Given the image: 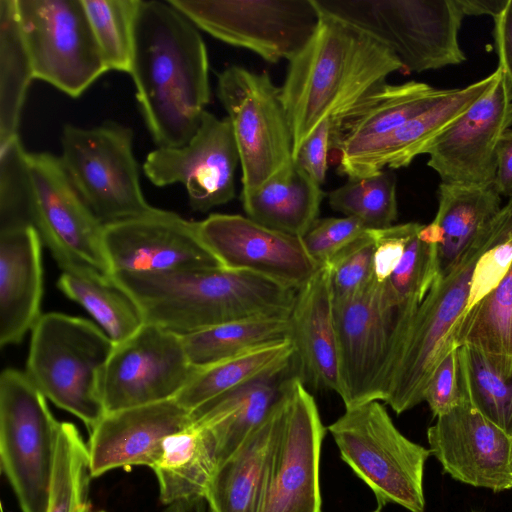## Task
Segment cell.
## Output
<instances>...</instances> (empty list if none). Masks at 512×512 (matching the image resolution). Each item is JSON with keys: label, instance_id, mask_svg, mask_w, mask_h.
I'll return each instance as SVG.
<instances>
[{"label": "cell", "instance_id": "obj_1", "mask_svg": "<svg viewBox=\"0 0 512 512\" xmlns=\"http://www.w3.org/2000/svg\"><path fill=\"white\" fill-rule=\"evenodd\" d=\"M129 74L158 147L187 144L210 100L209 61L198 28L169 1L140 0Z\"/></svg>", "mask_w": 512, "mask_h": 512}, {"label": "cell", "instance_id": "obj_2", "mask_svg": "<svg viewBox=\"0 0 512 512\" xmlns=\"http://www.w3.org/2000/svg\"><path fill=\"white\" fill-rule=\"evenodd\" d=\"M318 7V26L289 61L280 88L292 134L293 159L323 121L341 117L384 85L389 75L402 71L394 53L378 38Z\"/></svg>", "mask_w": 512, "mask_h": 512}, {"label": "cell", "instance_id": "obj_3", "mask_svg": "<svg viewBox=\"0 0 512 512\" xmlns=\"http://www.w3.org/2000/svg\"><path fill=\"white\" fill-rule=\"evenodd\" d=\"M145 322L185 335L226 322L289 318L297 289L222 266L167 272H117Z\"/></svg>", "mask_w": 512, "mask_h": 512}, {"label": "cell", "instance_id": "obj_4", "mask_svg": "<svg viewBox=\"0 0 512 512\" xmlns=\"http://www.w3.org/2000/svg\"><path fill=\"white\" fill-rule=\"evenodd\" d=\"M419 305L398 300L373 278L360 291L333 301L340 392L345 408L386 400Z\"/></svg>", "mask_w": 512, "mask_h": 512}, {"label": "cell", "instance_id": "obj_5", "mask_svg": "<svg viewBox=\"0 0 512 512\" xmlns=\"http://www.w3.org/2000/svg\"><path fill=\"white\" fill-rule=\"evenodd\" d=\"M511 224L512 210L505 205L464 250L453 269L435 281L418 306L385 400L397 414L424 401L435 369L456 348L453 331L467 308L475 265Z\"/></svg>", "mask_w": 512, "mask_h": 512}, {"label": "cell", "instance_id": "obj_6", "mask_svg": "<svg viewBox=\"0 0 512 512\" xmlns=\"http://www.w3.org/2000/svg\"><path fill=\"white\" fill-rule=\"evenodd\" d=\"M113 348L94 322L45 313L31 331L25 373L46 399L91 431L106 413L99 386Z\"/></svg>", "mask_w": 512, "mask_h": 512}, {"label": "cell", "instance_id": "obj_7", "mask_svg": "<svg viewBox=\"0 0 512 512\" xmlns=\"http://www.w3.org/2000/svg\"><path fill=\"white\" fill-rule=\"evenodd\" d=\"M341 459L371 489L382 507L425 512L424 469L431 455L405 437L379 401L346 409L327 427Z\"/></svg>", "mask_w": 512, "mask_h": 512}, {"label": "cell", "instance_id": "obj_8", "mask_svg": "<svg viewBox=\"0 0 512 512\" xmlns=\"http://www.w3.org/2000/svg\"><path fill=\"white\" fill-rule=\"evenodd\" d=\"M324 10L383 42L402 71L422 73L466 60L459 44L465 17L457 0H316Z\"/></svg>", "mask_w": 512, "mask_h": 512}, {"label": "cell", "instance_id": "obj_9", "mask_svg": "<svg viewBox=\"0 0 512 512\" xmlns=\"http://www.w3.org/2000/svg\"><path fill=\"white\" fill-rule=\"evenodd\" d=\"M59 425L25 372L0 375V458L22 512H46Z\"/></svg>", "mask_w": 512, "mask_h": 512}, {"label": "cell", "instance_id": "obj_10", "mask_svg": "<svg viewBox=\"0 0 512 512\" xmlns=\"http://www.w3.org/2000/svg\"><path fill=\"white\" fill-rule=\"evenodd\" d=\"M131 129L65 125L60 160L82 200L103 225L155 213L140 188Z\"/></svg>", "mask_w": 512, "mask_h": 512}, {"label": "cell", "instance_id": "obj_11", "mask_svg": "<svg viewBox=\"0 0 512 512\" xmlns=\"http://www.w3.org/2000/svg\"><path fill=\"white\" fill-rule=\"evenodd\" d=\"M217 94L238 148L242 191L261 187L293 165V140L281 89L267 73L231 65L218 75Z\"/></svg>", "mask_w": 512, "mask_h": 512}, {"label": "cell", "instance_id": "obj_12", "mask_svg": "<svg viewBox=\"0 0 512 512\" xmlns=\"http://www.w3.org/2000/svg\"><path fill=\"white\" fill-rule=\"evenodd\" d=\"M28 221L62 271L113 275L103 242L104 226L69 179L60 157L26 154Z\"/></svg>", "mask_w": 512, "mask_h": 512}, {"label": "cell", "instance_id": "obj_13", "mask_svg": "<svg viewBox=\"0 0 512 512\" xmlns=\"http://www.w3.org/2000/svg\"><path fill=\"white\" fill-rule=\"evenodd\" d=\"M34 79L71 97L107 72L82 0H15Z\"/></svg>", "mask_w": 512, "mask_h": 512}, {"label": "cell", "instance_id": "obj_14", "mask_svg": "<svg viewBox=\"0 0 512 512\" xmlns=\"http://www.w3.org/2000/svg\"><path fill=\"white\" fill-rule=\"evenodd\" d=\"M198 29L265 61L293 59L315 32V0H168Z\"/></svg>", "mask_w": 512, "mask_h": 512}, {"label": "cell", "instance_id": "obj_15", "mask_svg": "<svg viewBox=\"0 0 512 512\" xmlns=\"http://www.w3.org/2000/svg\"><path fill=\"white\" fill-rule=\"evenodd\" d=\"M196 370L180 335L145 323L114 345L99 386L105 412L175 399Z\"/></svg>", "mask_w": 512, "mask_h": 512}, {"label": "cell", "instance_id": "obj_16", "mask_svg": "<svg viewBox=\"0 0 512 512\" xmlns=\"http://www.w3.org/2000/svg\"><path fill=\"white\" fill-rule=\"evenodd\" d=\"M239 152L228 117L205 111L190 141L180 147H158L143 165L147 178L158 187L181 183L189 204L206 212L235 197Z\"/></svg>", "mask_w": 512, "mask_h": 512}, {"label": "cell", "instance_id": "obj_17", "mask_svg": "<svg viewBox=\"0 0 512 512\" xmlns=\"http://www.w3.org/2000/svg\"><path fill=\"white\" fill-rule=\"evenodd\" d=\"M326 428L303 379L294 381L271 465L264 512H322L319 467Z\"/></svg>", "mask_w": 512, "mask_h": 512}, {"label": "cell", "instance_id": "obj_18", "mask_svg": "<svg viewBox=\"0 0 512 512\" xmlns=\"http://www.w3.org/2000/svg\"><path fill=\"white\" fill-rule=\"evenodd\" d=\"M511 124L512 90L501 71L496 83L434 141L427 165L442 183L492 187L496 147Z\"/></svg>", "mask_w": 512, "mask_h": 512}, {"label": "cell", "instance_id": "obj_19", "mask_svg": "<svg viewBox=\"0 0 512 512\" xmlns=\"http://www.w3.org/2000/svg\"><path fill=\"white\" fill-rule=\"evenodd\" d=\"M199 236L222 267L246 271L300 289L322 266L302 239L235 214H210L197 222Z\"/></svg>", "mask_w": 512, "mask_h": 512}, {"label": "cell", "instance_id": "obj_20", "mask_svg": "<svg viewBox=\"0 0 512 512\" xmlns=\"http://www.w3.org/2000/svg\"><path fill=\"white\" fill-rule=\"evenodd\" d=\"M112 273H153L221 266L203 244L197 222L158 209L104 226Z\"/></svg>", "mask_w": 512, "mask_h": 512}, {"label": "cell", "instance_id": "obj_21", "mask_svg": "<svg viewBox=\"0 0 512 512\" xmlns=\"http://www.w3.org/2000/svg\"><path fill=\"white\" fill-rule=\"evenodd\" d=\"M427 440L453 479L495 493L512 489V438L470 404L437 417Z\"/></svg>", "mask_w": 512, "mask_h": 512}, {"label": "cell", "instance_id": "obj_22", "mask_svg": "<svg viewBox=\"0 0 512 512\" xmlns=\"http://www.w3.org/2000/svg\"><path fill=\"white\" fill-rule=\"evenodd\" d=\"M190 424V411L176 399L105 413L87 444L92 477L117 468L152 469L165 438Z\"/></svg>", "mask_w": 512, "mask_h": 512}, {"label": "cell", "instance_id": "obj_23", "mask_svg": "<svg viewBox=\"0 0 512 512\" xmlns=\"http://www.w3.org/2000/svg\"><path fill=\"white\" fill-rule=\"evenodd\" d=\"M440 92L441 89L416 81L385 83L332 120L331 148L338 152V171L353 178L384 138L427 107Z\"/></svg>", "mask_w": 512, "mask_h": 512}, {"label": "cell", "instance_id": "obj_24", "mask_svg": "<svg viewBox=\"0 0 512 512\" xmlns=\"http://www.w3.org/2000/svg\"><path fill=\"white\" fill-rule=\"evenodd\" d=\"M303 379L295 353L282 365L228 390L190 411L191 422L208 426L216 439L219 464L271 415L295 380Z\"/></svg>", "mask_w": 512, "mask_h": 512}, {"label": "cell", "instance_id": "obj_25", "mask_svg": "<svg viewBox=\"0 0 512 512\" xmlns=\"http://www.w3.org/2000/svg\"><path fill=\"white\" fill-rule=\"evenodd\" d=\"M42 240L31 225L0 228V345L20 343L41 317Z\"/></svg>", "mask_w": 512, "mask_h": 512}, {"label": "cell", "instance_id": "obj_26", "mask_svg": "<svg viewBox=\"0 0 512 512\" xmlns=\"http://www.w3.org/2000/svg\"><path fill=\"white\" fill-rule=\"evenodd\" d=\"M289 393L267 420L218 465L205 495L210 512H264Z\"/></svg>", "mask_w": 512, "mask_h": 512}, {"label": "cell", "instance_id": "obj_27", "mask_svg": "<svg viewBox=\"0 0 512 512\" xmlns=\"http://www.w3.org/2000/svg\"><path fill=\"white\" fill-rule=\"evenodd\" d=\"M501 70L463 88L441 89L424 109L410 117L384 138L364 160L353 178L407 167L415 157L426 154L434 141L480 99L498 80Z\"/></svg>", "mask_w": 512, "mask_h": 512}, {"label": "cell", "instance_id": "obj_28", "mask_svg": "<svg viewBox=\"0 0 512 512\" xmlns=\"http://www.w3.org/2000/svg\"><path fill=\"white\" fill-rule=\"evenodd\" d=\"M289 320L291 340L301 362L305 381L339 395V350L326 265L320 267L298 289Z\"/></svg>", "mask_w": 512, "mask_h": 512}, {"label": "cell", "instance_id": "obj_29", "mask_svg": "<svg viewBox=\"0 0 512 512\" xmlns=\"http://www.w3.org/2000/svg\"><path fill=\"white\" fill-rule=\"evenodd\" d=\"M501 209V197L493 186L441 182L435 218L421 228V233L435 245L438 279L453 269L464 250Z\"/></svg>", "mask_w": 512, "mask_h": 512}, {"label": "cell", "instance_id": "obj_30", "mask_svg": "<svg viewBox=\"0 0 512 512\" xmlns=\"http://www.w3.org/2000/svg\"><path fill=\"white\" fill-rule=\"evenodd\" d=\"M218 465L217 442L208 426L191 422L169 435L152 467L160 500L169 506L205 498Z\"/></svg>", "mask_w": 512, "mask_h": 512}, {"label": "cell", "instance_id": "obj_31", "mask_svg": "<svg viewBox=\"0 0 512 512\" xmlns=\"http://www.w3.org/2000/svg\"><path fill=\"white\" fill-rule=\"evenodd\" d=\"M321 186L295 162L261 187L241 191L246 216L269 229L302 238L316 222Z\"/></svg>", "mask_w": 512, "mask_h": 512}, {"label": "cell", "instance_id": "obj_32", "mask_svg": "<svg viewBox=\"0 0 512 512\" xmlns=\"http://www.w3.org/2000/svg\"><path fill=\"white\" fill-rule=\"evenodd\" d=\"M453 338L456 347L472 349L501 377H512V264L498 285L461 316Z\"/></svg>", "mask_w": 512, "mask_h": 512}, {"label": "cell", "instance_id": "obj_33", "mask_svg": "<svg viewBox=\"0 0 512 512\" xmlns=\"http://www.w3.org/2000/svg\"><path fill=\"white\" fill-rule=\"evenodd\" d=\"M57 287L95 319L114 345L132 337L146 323L137 301L113 275L92 269L62 271Z\"/></svg>", "mask_w": 512, "mask_h": 512}, {"label": "cell", "instance_id": "obj_34", "mask_svg": "<svg viewBox=\"0 0 512 512\" xmlns=\"http://www.w3.org/2000/svg\"><path fill=\"white\" fill-rule=\"evenodd\" d=\"M180 336L190 364L204 368L254 349L291 340V324L289 318H248Z\"/></svg>", "mask_w": 512, "mask_h": 512}, {"label": "cell", "instance_id": "obj_35", "mask_svg": "<svg viewBox=\"0 0 512 512\" xmlns=\"http://www.w3.org/2000/svg\"><path fill=\"white\" fill-rule=\"evenodd\" d=\"M295 351L292 340H287L197 368L175 399L192 411L208 400L282 365Z\"/></svg>", "mask_w": 512, "mask_h": 512}, {"label": "cell", "instance_id": "obj_36", "mask_svg": "<svg viewBox=\"0 0 512 512\" xmlns=\"http://www.w3.org/2000/svg\"><path fill=\"white\" fill-rule=\"evenodd\" d=\"M32 79L15 0H0V147L18 137L20 115Z\"/></svg>", "mask_w": 512, "mask_h": 512}, {"label": "cell", "instance_id": "obj_37", "mask_svg": "<svg viewBox=\"0 0 512 512\" xmlns=\"http://www.w3.org/2000/svg\"><path fill=\"white\" fill-rule=\"evenodd\" d=\"M91 478L88 445L73 423L60 422L46 512H91Z\"/></svg>", "mask_w": 512, "mask_h": 512}, {"label": "cell", "instance_id": "obj_38", "mask_svg": "<svg viewBox=\"0 0 512 512\" xmlns=\"http://www.w3.org/2000/svg\"><path fill=\"white\" fill-rule=\"evenodd\" d=\"M330 207L355 217L369 230L385 229L397 219L396 175L392 170L348 178L329 193Z\"/></svg>", "mask_w": 512, "mask_h": 512}, {"label": "cell", "instance_id": "obj_39", "mask_svg": "<svg viewBox=\"0 0 512 512\" xmlns=\"http://www.w3.org/2000/svg\"><path fill=\"white\" fill-rule=\"evenodd\" d=\"M458 352L465 402L512 438V377H501L468 347L459 346Z\"/></svg>", "mask_w": 512, "mask_h": 512}, {"label": "cell", "instance_id": "obj_40", "mask_svg": "<svg viewBox=\"0 0 512 512\" xmlns=\"http://www.w3.org/2000/svg\"><path fill=\"white\" fill-rule=\"evenodd\" d=\"M107 71L129 73L140 0H82Z\"/></svg>", "mask_w": 512, "mask_h": 512}, {"label": "cell", "instance_id": "obj_41", "mask_svg": "<svg viewBox=\"0 0 512 512\" xmlns=\"http://www.w3.org/2000/svg\"><path fill=\"white\" fill-rule=\"evenodd\" d=\"M421 228L408 240L400 263L386 281L398 300L416 305L438 279L435 245L421 234Z\"/></svg>", "mask_w": 512, "mask_h": 512}, {"label": "cell", "instance_id": "obj_42", "mask_svg": "<svg viewBox=\"0 0 512 512\" xmlns=\"http://www.w3.org/2000/svg\"><path fill=\"white\" fill-rule=\"evenodd\" d=\"M375 248L373 230L368 229L326 264L333 301L354 295L372 280Z\"/></svg>", "mask_w": 512, "mask_h": 512}, {"label": "cell", "instance_id": "obj_43", "mask_svg": "<svg viewBox=\"0 0 512 512\" xmlns=\"http://www.w3.org/2000/svg\"><path fill=\"white\" fill-rule=\"evenodd\" d=\"M367 230L355 217H328L317 219L301 239L309 256L324 266Z\"/></svg>", "mask_w": 512, "mask_h": 512}, {"label": "cell", "instance_id": "obj_44", "mask_svg": "<svg viewBox=\"0 0 512 512\" xmlns=\"http://www.w3.org/2000/svg\"><path fill=\"white\" fill-rule=\"evenodd\" d=\"M512 264V224L479 258L473 271L465 312L495 288ZM464 312V313H465Z\"/></svg>", "mask_w": 512, "mask_h": 512}, {"label": "cell", "instance_id": "obj_45", "mask_svg": "<svg viewBox=\"0 0 512 512\" xmlns=\"http://www.w3.org/2000/svg\"><path fill=\"white\" fill-rule=\"evenodd\" d=\"M434 417L443 416L465 404L459 379V352L454 348L435 369L424 393Z\"/></svg>", "mask_w": 512, "mask_h": 512}, {"label": "cell", "instance_id": "obj_46", "mask_svg": "<svg viewBox=\"0 0 512 512\" xmlns=\"http://www.w3.org/2000/svg\"><path fill=\"white\" fill-rule=\"evenodd\" d=\"M421 227L422 224L409 222L373 230L376 239L373 279L376 282L385 283L390 278L402 259L408 240Z\"/></svg>", "mask_w": 512, "mask_h": 512}, {"label": "cell", "instance_id": "obj_47", "mask_svg": "<svg viewBox=\"0 0 512 512\" xmlns=\"http://www.w3.org/2000/svg\"><path fill=\"white\" fill-rule=\"evenodd\" d=\"M332 120L323 121L301 145L294 162L320 186L326 178Z\"/></svg>", "mask_w": 512, "mask_h": 512}, {"label": "cell", "instance_id": "obj_48", "mask_svg": "<svg viewBox=\"0 0 512 512\" xmlns=\"http://www.w3.org/2000/svg\"><path fill=\"white\" fill-rule=\"evenodd\" d=\"M494 39L499 58V66L512 90V0L494 18Z\"/></svg>", "mask_w": 512, "mask_h": 512}, {"label": "cell", "instance_id": "obj_49", "mask_svg": "<svg viewBox=\"0 0 512 512\" xmlns=\"http://www.w3.org/2000/svg\"><path fill=\"white\" fill-rule=\"evenodd\" d=\"M501 196H512V130L505 131L496 147V176L493 185Z\"/></svg>", "mask_w": 512, "mask_h": 512}, {"label": "cell", "instance_id": "obj_50", "mask_svg": "<svg viewBox=\"0 0 512 512\" xmlns=\"http://www.w3.org/2000/svg\"><path fill=\"white\" fill-rule=\"evenodd\" d=\"M464 16L489 15L496 18L508 0H457Z\"/></svg>", "mask_w": 512, "mask_h": 512}, {"label": "cell", "instance_id": "obj_51", "mask_svg": "<svg viewBox=\"0 0 512 512\" xmlns=\"http://www.w3.org/2000/svg\"><path fill=\"white\" fill-rule=\"evenodd\" d=\"M205 498L183 501L169 505L164 512H206Z\"/></svg>", "mask_w": 512, "mask_h": 512}, {"label": "cell", "instance_id": "obj_52", "mask_svg": "<svg viewBox=\"0 0 512 512\" xmlns=\"http://www.w3.org/2000/svg\"><path fill=\"white\" fill-rule=\"evenodd\" d=\"M506 206L512 210V196L508 198V202L506 203Z\"/></svg>", "mask_w": 512, "mask_h": 512}, {"label": "cell", "instance_id": "obj_53", "mask_svg": "<svg viewBox=\"0 0 512 512\" xmlns=\"http://www.w3.org/2000/svg\"><path fill=\"white\" fill-rule=\"evenodd\" d=\"M371 512H381V507L378 506L375 510L371 511Z\"/></svg>", "mask_w": 512, "mask_h": 512}, {"label": "cell", "instance_id": "obj_54", "mask_svg": "<svg viewBox=\"0 0 512 512\" xmlns=\"http://www.w3.org/2000/svg\"><path fill=\"white\" fill-rule=\"evenodd\" d=\"M510 465H511V470H512V452H511Z\"/></svg>", "mask_w": 512, "mask_h": 512}, {"label": "cell", "instance_id": "obj_55", "mask_svg": "<svg viewBox=\"0 0 512 512\" xmlns=\"http://www.w3.org/2000/svg\"><path fill=\"white\" fill-rule=\"evenodd\" d=\"M1 512H4V509H3V508L1 509Z\"/></svg>", "mask_w": 512, "mask_h": 512}, {"label": "cell", "instance_id": "obj_56", "mask_svg": "<svg viewBox=\"0 0 512 512\" xmlns=\"http://www.w3.org/2000/svg\"><path fill=\"white\" fill-rule=\"evenodd\" d=\"M98 512H106V511H98Z\"/></svg>", "mask_w": 512, "mask_h": 512}, {"label": "cell", "instance_id": "obj_57", "mask_svg": "<svg viewBox=\"0 0 512 512\" xmlns=\"http://www.w3.org/2000/svg\"><path fill=\"white\" fill-rule=\"evenodd\" d=\"M472 512H479V511H472Z\"/></svg>", "mask_w": 512, "mask_h": 512}]
</instances>
